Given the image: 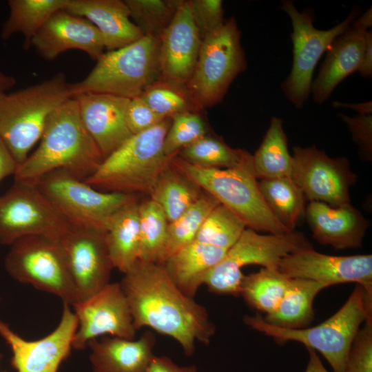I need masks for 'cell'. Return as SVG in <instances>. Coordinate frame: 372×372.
<instances>
[{"label": "cell", "instance_id": "25", "mask_svg": "<svg viewBox=\"0 0 372 372\" xmlns=\"http://www.w3.org/2000/svg\"><path fill=\"white\" fill-rule=\"evenodd\" d=\"M156 341L151 331L137 340L109 335L93 340L87 344L92 372H147Z\"/></svg>", "mask_w": 372, "mask_h": 372}, {"label": "cell", "instance_id": "53", "mask_svg": "<svg viewBox=\"0 0 372 372\" xmlns=\"http://www.w3.org/2000/svg\"><path fill=\"white\" fill-rule=\"evenodd\" d=\"M0 372H6V371H0Z\"/></svg>", "mask_w": 372, "mask_h": 372}, {"label": "cell", "instance_id": "10", "mask_svg": "<svg viewBox=\"0 0 372 372\" xmlns=\"http://www.w3.org/2000/svg\"><path fill=\"white\" fill-rule=\"evenodd\" d=\"M71 227L106 232L110 220L136 195L100 191L63 169L51 172L36 184Z\"/></svg>", "mask_w": 372, "mask_h": 372}, {"label": "cell", "instance_id": "20", "mask_svg": "<svg viewBox=\"0 0 372 372\" xmlns=\"http://www.w3.org/2000/svg\"><path fill=\"white\" fill-rule=\"evenodd\" d=\"M201 43L189 0H181L172 21L159 38L161 76L187 84L194 70Z\"/></svg>", "mask_w": 372, "mask_h": 372}, {"label": "cell", "instance_id": "50", "mask_svg": "<svg viewBox=\"0 0 372 372\" xmlns=\"http://www.w3.org/2000/svg\"><path fill=\"white\" fill-rule=\"evenodd\" d=\"M16 84L15 79L0 71V98L7 94Z\"/></svg>", "mask_w": 372, "mask_h": 372}, {"label": "cell", "instance_id": "36", "mask_svg": "<svg viewBox=\"0 0 372 372\" xmlns=\"http://www.w3.org/2000/svg\"><path fill=\"white\" fill-rule=\"evenodd\" d=\"M138 216V260L159 264L167 237V216L151 198L139 203Z\"/></svg>", "mask_w": 372, "mask_h": 372}, {"label": "cell", "instance_id": "32", "mask_svg": "<svg viewBox=\"0 0 372 372\" xmlns=\"http://www.w3.org/2000/svg\"><path fill=\"white\" fill-rule=\"evenodd\" d=\"M260 192L267 205L289 231H294L305 213V196L290 177L258 180Z\"/></svg>", "mask_w": 372, "mask_h": 372}, {"label": "cell", "instance_id": "35", "mask_svg": "<svg viewBox=\"0 0 372 372\" xmlns=\"http://www.w3.org/2000/svg\"><path fill=\"white\" fill-rule=\"evenodd\" d=\"M141 96L163 118H172L184 112H200L203 110L186 84L167 80L161 76L150 84Z\"/></svg>", "mask_w": 372, "mask_h": 372}, {"label": "cell", "instance_id": "51", "mask_svg": "<svg viewBox=\"0 0 372 372\" xmlns=\"http://www.w3.org/2000/svg\"><path fill=\"white\" fill-rule=\"evenodd\" d=\"M352 24L355 26L369 30L372 25V9L370 7L358 19H355Z\"/></svg>", "mask_w": 372, "mask_h": 372}, {"label": "cell", "instance_id": "22", "mask_svg": "<svg viewBox=\"0 0 372 372\" xmlns=\"http://www.w3.org/2000/svg\"><path fill=\"white\" fill-rule=\"evenodd\" d=\"M305 214L313 238L319 243L335 249L362 246L369 223L351 203L331 207L311 201L306 207Z\"/></svg>", "mask_w": 372, "mask_h": 372}, {"label": "cell", "instance_id": "27", "mask_svg": "<svg viewBox=\"0 0 372 372\" xmlns=\"http://www.w3.org/2000/svg\"><path fill=\"white\" fill-rule=\"evenodd\" d=\"M138 205L136 198L123 206L112 216L105 232L112 266L123 274L138 261Z\"/></svg>", "mask_w": 372, "mask_h": 372}, {"label": "cell", "instance_id": "29", "mask_svg": "<svg viewBox=\"0 0 372 372\" xmlns=\"http://www.w3.org/2000/svg\"><path fill=\"white\" fill-rule=\"evenodd\" d=\"M69 0H10L9 17L1 30V38L9 39L21 33L24 37V49L31 47L37 32L55 12L64 10Z\"/></svg>", "mask_w": 372, "mask_h": 372}, {"label": "cell", "instance_id": "7", "mask_svg": "<svg viewBox=\"0 0 372 372\" xmlns=\"http://www.w3.org/2000/svg\"><path fill=\"white\" fill-rule=\"evenodd\" d=\"M159 39L144 36L123 48L105 52L82 81L71 83L72 96L108 94L131 99L161 76Z\"/></svg>", "mask_w": 372, "mask_h": 372}, {"label": "cell", "instance_id": "12", "mask_svg": "<svg viewBox=\"0 0 372 372\" xmlns=\"http://www.w3.org/2000/svg\"><path fill=\"white\" fill-rule=\"evenodd\" d=\"M5 267L15 280L59 297L70 306L77 302L59 240L27 236L12 243Z\"/></svg>", "mask_w": 372, "mask_h": 372}, {"label": "cell", "instance_id": "17", "mask_svg": "<svg viewBox=\"0 0 372 372\" xmlns=\"http://www.w3.org/2000/svg\"><path fill=\"white\" fill-rule=\"evenodd\" d=\"M77 327V318L70 305L63 304L58 325L43 338L24 339L1 320L0 336L11 349V364L17 372H58L70 354Z\"/></svg>", "mask_w": 372, "mask_h": 372}, {"label": "cell", "instance_id": "11", "mask_svg": "<svg viewBox=\"0 0 372 372\" xmlns=\"http://www.w3.org/2000/svg\"><path fill=\"white\" fill-rule=\"evenodd\" d=\"M280 8L289 17L293 30L292 67L281 88L287 99L300 109L311 94L313 71L320 59L333 40L351 25L359 10L353 8L344 20L329 30H318L313 24L311 10L300 12L288 0L282 2Z\"/></svg>", "mask_w": 372, "mask_h": 372}, {"label": "cell", "instance_id": "30", "mask_svg": "<svg viewBox=\"0 0 372 372\" xmlns=\"http://www.w3.org/2000/svg\"><path fill=\"white\" fill-rule=\"evenodd\" d=\"M200 188L170 163L160 174L150 198L165 212L171 223L201 196Z\"/></svg>", "mask_w": 372, "mask_h": 372}, {"label": "cell", "instance_id": "41", "mask_svg": "<svg viewBox=\"0 0 372 372\" xmlns=\"http://www.w3.org/2000/svg\"><path fill=\"white\" fill-rule=\"evenodd\" d=\"M344 372H372V317L364 321L356 333Z\"/></svg>", "mask_w": 372, "mask_h": 372}, {"label": "cell", "instance_id": "8", "mask_svg": "<svg viewBox=\"0 0 372 372\" xmlns=\"http://www.w3.org/2000/svg\"><path fill=\"white\" fill-rule=\"evenodd\" d=\"M309 247L312 245L300 231L262 235L247 227L207 275L204 285L210 292L238 297L245 276L241 271L243 267L258 265L265 269H278L283 257Z\"/></svg>", "mask_w": 372, "mask_h": 372}, {"label": "cell", "instance_id": "34", "mask_svg": "<svg viewBox=\"0 0 372 372\" xmlns=\"http://www.w3.org/2000/svg\"><path fill=\"white\" fill-rule=\"evenodd\" d=\"M220 203L212 196L204 194L175 220L169 223L161 265L176 252L195 240L203 222Z\"/></svg>", "mask_w": 372, "mask_h": 372}, {"label": "cell", "instance_id": "23", "mask_svg": "<svg viewBox=\"0 0 372 372\" xmlns=\"http://www.w3.org/2000/svg\"><path fill=\"white\" fill-rule=\"evenodd\" d=\"M368 30L351 23L333 40L316 78L312 81L311 93L315 103L325 102L340 82L358 72Z\"/></svg>", "mask_w": 372, "mask_h": 372}, {"label": "cell", "instance_id": "13", "mask_svg": "<svg viewBox=\"0 0 372 372\" xmlns=\"http://www.w3.org/2000/svg\"><path fill=\"white\" fill-rule=\"evenodd\" d=\"M71 227L35 184L14 181L0 196V243L11 245L24 237L59 240Z\"/></svg>", "mask_w": 372, "mask_h": 372}, {"label": "cell", "instance_id": "3", "mask_svg": "<svg viewBox=\"0 0 372 372\" xmlns=\"http://www.w3.org/2000/svg\"><path fill=\"white\" fill-rule=\"evenodd\" d=\"M171 164L234 212L247 228L273 234L291 231L279 222L265 202L249 152L232 168L203 167L191 164L177 154L172 158Z\"/></svg>", "mask_w": 372, "mask_h": 372}, {"label": "cell", "instance_id": "15", "mask_svg": "<svg viewBox=\"0 0 372 372\" xmlns=\"http://www.w3.org/2000/svg\"><path fill=\"white\" fill-rule=\"evenodd\" d=\"M72 307L78 321L72 348L83 349L90 341L105 335L134 339L136 329L120 282H110Z\"/></svg>", "mask_w": 372, "mask_h": 372}, {"label": "cell", "instance_id": "47", "mask_svg": "<svg viewBox=\"0 0 372 372\" xmlns=\"http://www.w3.org/2000/svg\"><path fill=\"white\" fill-rule=\"evenodd\" d=\"M360 74L364 78L372 76V32L368 30L366 37L365 49L362 63L358 70Z\"/></svg>", "mask_w": 372, "mask_h": 372}, {"label": "cell", "instance_id": "9", "mask_svg": "<svg viewBox=\"0 0 372 372\" xmlns=\"http://www.w3.org/2000/svg\"><path fill=\"white\" fill-rule=\"evenodd\" d=\"M247 67L241 32L234 17L202 40L198 60L186 86L204 110L220 103L236 76Z\"/></svg>", "mask_w": 372, "mask_h": 372}, {"label": "cell", "instance_id": "48", "mask_svg": "<svg viewBox=\"0 0 372 372\" xmlns=\"http://www.w3.org/2000/svg\"><path fill=\"white\" fill-rule=\"evenodd\" d=\"M332 106L334 108H348L353 110L357 112L358 114H372V102L371 101L360 103L333 101Z\"/></svg>", "mask_w": 372, "mask_h": 372}, {"label": "cell", "instance_id": "21", "mask_svg": "<svg viewBox=\"0 0 372 372\" xmlns=\"http://www.w3.org/2000/svg\"><path fill=\"white\" fill-rule=\"evenodd\" d=\"M82 121L105 158L133 134L125 121L130 99L101 93L73 96Z\"/></svg>", "mask_w": 372, "mask_h": 372}, {"label": "cell", "instance_id": "28", "mask_svg": "<svg viewBox=\"0 0 372 372\" xmlns=\"http://www.w3.org/2000/svg\"><path fill=\"white\" fill-rule=\"evenodd\" d=\"M326 285L316 281L291 278L289 287L275 311L263 317L273 325L286 329L307 327L314 319L313 300Z\"/></svg>", "mask_w": 372, "mask_h": 372}, {"label": "cell", "instance_id": "46", "mask_svg": "<svg viewBox=\"0 0 372 372\" xmlns=\"http://www.w3.org/2000/svg\"><path fill=\"white\" fill-rule=\"evenodd\" d=\"M19 165L0 138V181L16 174Z\"/></svg>", "mask_w": 372, "mask_h": 372}, {"label": "cell", "instance_id": "19", "mask_svg": "<svg viewBox=\"0 0 372 372\" xmlns=\"http://www.w3.org/2000/svg\"><path fill=\"white\" fill-rule=\"evenodd\" d=\"M31 46L46 61H53L70 50H81L96 61L105 50L98 29L87 19L65 10L50 17L33 37Z\"/></svg>", "mask_w": 372, "mask_h": 372}, {"label": "cell", "instance_id": "2", "mask_svg": "<svg viewBox=\"0 0 372 372\" xmlns=\"http://www.w3.org/2000/svg\"><path fill=\"white\" fill-rule=\"evenodd\" d=\"M103 159L72 96L50 114L38 147L19 166L14 181L36 185L43 176L57 169L85 180Z\"/></svg>", "mask_w": 372, "mask_h": 372}, {"label": "cell", "instance_id": "52", "mask_svg": "<svg viewBox=\"0 0 372 372\" xmlns=\"http://www.w3.org/2000/svg\"><path fill=\"white\" fill-rule=\"evenodd\" d=\"M1 354H0V360H1Z\"/></svg>", "mask_w": 372, "mask_h": 372}, {"label": "cell", "instance_id": "44", "mask_svg": "<svg viewBox=\"0 0 372 372\" xmlns=\"http://www.w3.org/2000/svg\"><path fill=\"white\" fill-rule=\"evenodd\" d=\"M163 119L141 96L130 99L125 112V121L132 134L144 132Z\"/></svg>", "mask_w": 372, "mask_h": 372}, {"label": "cell", "instance_id": "38", "mask_svg": "<svg viewBox=\"0 0 372 372\" xmlns=\"http://www.w3.org/2000/svg\"><path fill=\"white\" fill-rule=\"evenodd\" d=\"M133 23L144 36L159 39L172 21L181 0H124Z\"/></svg>", "mask_w": 372, "mask_h": 372}, {"label": "cell", "instance_id": "26", "mask_svg": "<svg viewBox=\"0 0 372 372\" xmlns=\"http://www.w3.org/2000/svg\"><path fill=\"white\" fill-rule=\"evenodd\" d=\"M227 250L192 242L169 257L163 265L176 286L194 298L207 275L224 257Z\"/></svg>", "mask_w": 372, "mask_h": 372}, {"label": "cell", "instance_id": "16", "mask_svg": "<svg viewBox=\"0 0 372 372\" xmlns=\"http://www.w3.org/2000/svg\"><path fill=\"white\" fill-rule=\"evenodd\" d=\"M59 242L76 293V302L90 298L110 282L114 267L105 232L70 227Z\"/></svg>", "mask_w": 372, "mask_h": 372}, {"label": "cell", "instance_id": "4", "mask_svg": "<svg viewBox=\"0 0 372 372\" xmlns=\"http://www.w3.org/2000/svg\"><path fill=\"white\" fill-rule=\"evenodd\" d=\"M172 118L131 136L105 157L84 181L103 192L150 195L160 174L172 158L164 152V141Z\"/></svg>", "mask_w": 372, "mask_h": 372}, {"label": "cell", "instance_id": "37", "mask_svg": "<svg viewBox=\"0 0 372 372\" xmlns=\"http://www.w3.org/2000/svg\"><path fill=\"white\" fill-rule=\"evenodd\" d=\"M247 153L244 149L231 148L220 138L207 134L180 149L177 155L195 165L227 169L238 165Z\"/></svg>", "mask_w": 372, "mask_h": 372}, {"label": "cell", "instance_id": "40", "mask_svg": "<svg viewBox=\"0 0 372 372\" xmlns=\"http://www.w3.org/2000/svg\"><path fill=\"white\" fill-rule=\"evenodd\" d=\"M200 113L187 112L172 118L164 141L167 156H174L180 149L208 134L207 125Z\"/></svg>", "mask_w": 372, "mask_h": 372}, {"label": "cell", "instance_id": "43", "mask_svg": "<svg viewBox=\"0 0 372 372\" xmlns=\"http://www.w3.org/2000/svg\"><path fill=\"white\" fill-rule=\"evenodd\" d=\"M349 129L353 141L358 146L361 158L367 162L372 159V114L349 116L338 114Z\"/></svg>", "mask_w": 372, "mask_h": 372}, {"label": "cell", "instance_id": "24", "mask_svg": "<svg viewBox=\"0 0 372 372\" xmlns=\"http://www.w3.org/2000/svg\"><path fill=\"white\" fill-rule=\"evenodd\" d=\"M64 10L91 22L101 34L106 51L123 48L144 37L132 21L124 0H69Z\"/></svg>", "mask_w": 372, "mask_h": 372}, {"label": "cell", "instance_id": "45", "mask_svg": "<svg viewBox=\"0 0 372 372\" xmlns=\"http://www.w3.org/2000/svg\"><path fill=\"white\" fill-rule=\"evenodd\" d=\"M147 372H198L196 366H180L166 356L154 355Z\"/></svg>", "mask_w": 372, "mask_h": 372}, {"label": "cell", "instance_id": "5", "mask_svg": "<svg viewBox=\"0 0 372 372\" xmlns=\"http://www.w3.org/2000/svg\"><path fill=\"white\" fill-rule=\"evenodd\" d=\"M63 72L0 98V138L20 165L40 141L50 114L72 97Z\"/></svg>", "mask_w": 372, "mask_h": 372}, {"label": "cell", "instance_id": "14", "mask_svg": "<svg viewBox=\"0 0 372 372\" xmlns=\"http://www.w3.org/2000/svg\"><path fill=\"white\" fill-rule=\"evenodd\" d=\"M290 178L309 202L331 207L351 203L349 190L357 180L346 157L331 158L315 145L293 149Z\"/></svg>", "mask_w": 372, "mask_h": 372}, {"label": "cell", "instance_id": "6", "mask_svg": "<svg viewBox=\"0 0 372 372\" xmlns=\"http://www.w3.org/2000/svg\"><path fill=\"white\" fill-rule=\"evenodd\" d=\"M372 317V295L357 285L331 317L311 327L286 329L267 322L262 315L245 316V323L278 341H296L319 351L333 372H344L347 356L361 324Z\"/></svg>", "mask_w": 372, "mask_h": 372}, {"label": "cell", "instance_id": "31", "mask_svg": "<svg viewBox=\"0 0 372 372\" xmlns=\"http://www.w3.org/2000/svg\"><path fill=\"white\" fill-rule=\"evenodd\" d=\"M253 156V165L258 180L290 177L292 156L290 154L282 119L271 118L263 139Z\"/></svg>", "mask_w": 372, "mask_h": 372}, {"label": "cell", "instance_id": "49", "mask_svg": "<svg viewBox=\"0 0 372 372\" xmlns=\"http://www.w3.org/2000/svg\"><path fill=\"white\" fill-rule=\"evenodd\" d=\"M307 349L309 351V359L305 372H329L323 366L316 351L310 348Z\"/></svg>", "mask_w": 372, "mask_h": 372}, {"label": "cell", "instance_id": "1", "mask_svg": "<svg viewBox=\"0 0 372 372\" xmlns=\"http://www.w3.org/2000/svg\"><path fill=\"white\" fill-rule=\"evenodd\" d=\"M136 331L147 327L174 339L185 355L216 332L205 307L185 295L163 265L138 261L120 282Z\"/></svg>", "mask_w": 372, "mask_h": 372}, {"label": "cell", "instance_id": "39", "mask_svg": "<svg viewBox=\"0 0 372 372\" xmlns=\"http://www.w3.org/2000/svg\"><path fill=\"white\" fill-rule=\"evenodd\" d=\"M246 228L234 212L219 204L205 218L195 240L227 250Z\"/></svg>", "mask_w": 372, "mask_h": 372}, {"label": "cell", "instance_id": "33", "mask_svg": "<svg viewBox=\"0 0 372 372\" xmlns=\"http://www.w3.org/2000/svg\"><path fill=\"white\" fill-rule=\"evenodd\" d=\"M291 279L278 269L263 268L258 272L244 276L240 296L251 307L269 315L279 306Z\"/></svg>", "mask_w": 372, "mask_h": 372}, {"label": "cell", "instance_id": "18", "mask_svg": "<svg viewBox=\"0 0 372 372\" xmlns=\"http://www.w3.org/2000/svg\"><path fill=\"white\" fill-rule=\"evenodd\" d=\"M278 270L291 278L308 279L327 287L356 282L372 295V255L331 256L312 247L283 257Z\"/></svg>", "mask_w": 372, "mask_h": 372}, {"label": "cell", "instance_id": "42", "mask_svg": "<svg viewBox=\"0 0 372 372\" xmlns=\"http://www.w3.org/2000/svg\"><path fill=\"white\" fill-rule=\"evenodd\" d=\"M189 3L202 40L224 23L221 0H189Z\"/></svg>", "mask_w": 372, "mask_h": 372}]
</instances>
